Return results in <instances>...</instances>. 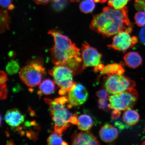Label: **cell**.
<instances>
[{
  "label": "cell",
  "mask_w": 145,
  "mask_h": 145,
  "mask_svg": "<svg viewBox=\"0 0 145 145\" xmlns=\"http://www.w3.org/2000/svg\"><path fill=\"white\" fill-rule=\"evenodd\" d=\"M135 23L139 27L145 26V12L140 11L136 13L135 16Z\"/></svg>",
  "instance_id": "obj_24"
},
{
  "label": "cell",
  "mask_w": 145,
  "mask_h": 145,
  "mask_svg": "<svg viewBox=\"0 0 145 145\" xmlns=\"http://www.w3.org/2000/svg\"><path fill=\"white\" fill-rule=\"evenodd\" d=\"M130 33L121 31L113 37L112 44L108 46L114 49L125 52L137 43L138 38L135 36H131Z\"/></svg>",
  "instance_id": "obj_9"
},
{
  "label": "cell",
  "mask_w": 145,
  "mask_h": 145,
  "mask_svg": "<svg viewBox=\"0 0 145 145\" xmlns=\"http://www.w3.org/2000/svg\"><path fill=\"white\" fill-rule=\"evenodd\" d=\"M139 1V0H135V1ZM140 1H144L145 2V0H140Z\"/></svg>",
  "instance_id": "obj_35"
},
{
  "label": "cell",
  "mask_w": 145,
  "mask_h": 145,
  "mask_svg": "<svg viewBox=\"0 0 145 145\" xmlns=\"http://www.w3.org/2000/svg\"><path fill=\"white\" fill-rule=\"evenodd\" d=\"M72 145H97L100 144L99 141L91 132L87 131L75 134L72 136Z\"/></svg>",
  "instance_id": "obj_11"
},
{
  "label": "cell",
  "mask_w": 145,
  "mask_h": 145,
  "mask_svg": "<svg viewBox=\"0 0 145 145\" xmlns=\"http://www.w3.org/2000/svg\"><path fill=\"white\" fill-rule=\"evenodd\" d=\"M108 100H106L99 99L98 104L99 108L104 110H108L109 109Z\"/></svg>",
  "instance_id": "obj_28"
},
{
  "label": "cell",
  "mask_w": 145,
  "mask_h": 145,
  "mask_svg": "<svg viewBox=\"0 0 145 145\" xmlns=\"http://www.w3.org/2000/svg\"><path fill=\"white\" fill-rule=\"evenodd\" d=\"M107 0H100V2L104 3L106 2Z\"/></svg>",
  "instance_id": "obj_34"
},
{
  "label": "cell",
  "mask_w": 145,
  "mask_h": 145,
  "mask_svg": "<svg viewBox=\"0 0 145 145\" xmlns=\"http://www.w3.org/2000/svg\"><path fill=\"white\" fill-rule=\"evenodd\" d=\"M144 10L145 11V9H144Z\"/></svg>",
  "instance_id": "obj_37"
},
{
  "label": "cell",
  "mask_w": 145,
  "mask_h": 145,
  "mask_svg": "<svg viewBox=\"0 0 145 145\" xmlns=\"http://www.w3.org/2000/svg\"><path fill=\"white\" fill-rule=\"evenodd\" d=\"M9 18L8 12L5 10H1V32H3L9 28Z\"/></svg>",
  "instance_id": "obj_21"
},
{
  "label": "cell",
  "mask_w": 145,
  "mask_h": 145,
  "mask_svg": "<svg viewBox=\"0 0 145 145\" xmlns=\"http://www.w3.org/2000/svg\"><path fill=\"white\" fill-rule=\"evenodd\" d=\"M19 70V63L15 61L11 60L8 63L6 67V70L10 75H13L17 73Z\"/></svg>",
  "instance_id": "obj_22"
},
{
  "label": "cell",
  "mask_w": 145,
  "mask_h": 145,
  "mask_svg": "<svg viewBox=\"0 0 145 145\" xmlns=\"http://www.w3.org/2000/svg\"><path fill=\"white\" fill-rule=\"evenodd\" d=\"M121 115V111L114 110L112 112V119H116L119 118Z\"/></svg>",
  "instance_id": "obj_32"
},
{
  "label": "cell",
  "mask_w": 145,
  "mask_h": 145,
  "mask_svg": "<svg viewBox=\"0 0 145 145\" xmlns=\"http://www.w3.org/2000/svg\"><path fill=\"white\" fill-rule=\"evenodd\" d=\"M35 2L39 5H45L49 3L51 0H34Z\"/></svg>",
  "instance_id": "obj_33"
},
{
  "label": "cell",
  "mask_w": 145,
  "mask_h": 145,
  "mask_svg": "<svg viewBox=\"0 0 145 145\" xmlns=\"http://www.w3.org/2000/svg\"><path fill=\"white\" fill-rule=\"evenodd\" d=\"M123 122L128 125L133 126L138 122L140 115L135 110L131 108L126 110L122 117Z\"/></svg>",
  "instance_id": "obj_16"
},
{
  "label": "cell",
  "mask_w": 145,
  "mask_h": 145,
  "mask_svg": "<svg viewBox=\"0 0 145 145\" xmlns=\"http://www.w3.org/2000/svg\"><path fill=\"white\" fill-rule=\"evenodd\" d=\"M5 121L9 125L12 127L19 126L24 121L25 117L17 109L8 110L5 116Z\"/></svg>",
  "instance_id": "obj_13"
},
{
  "label": "cell",
  "mask_w": 145,
  "mask_h": 145,
  "mask_svg": "<svg viewBox=\"0 0 145 145\" xmlns=\"http://www.w3.org/2000/svg\"><path fill=\"white\" fill-rule=\"evenodd\" d=\"M140 40L143 44L145 45V26L141 29L139 34Z\"/></svg>",
  "instance_id": "obj_30"
},
{
  "label": "cell",
  "mask_w": 145,
  "mask_h": 145,
  "mask_svg": "<svg viewBox=\"0 0 145 145\" xmlns=\"http://www.w3.org/2000/svg\"><path fill=\"white\" fill-rule=\"evenodd\" d=\"M108 94V92L106 90L101 89L97 91L96 95L99 99L109 100L110 97Z\"/></svg>",
  "instance_id": "obj_27"
},
{
  "label": "cell",
  "mask_w": 145,
  "mask_h": 145,
  "mask_svg": "<svg viewBox=\"0 0 145 145\" xmlns=\"http://www.w3.org/2000/svg\"><path fill=\"white\" fill-rule=\"evenodd\" d=\"M44 100L49 106L54 130L61 135L71 124L72 119L76 115L70 113L65 106L68 103V97H62L54 100L45 99Z\"/></svg>",
  "instance_id": "obj_3"
},
{
  "label": "cell",
  "mask_w": 145,
  "mask_h": 145,
  "mask_svg": "<svg viewBox=\"0 0 145 145\" xmlns=\"http://www.w3.org/2000/svg\"><path fill=\"white\" fill-rule=\"evenodd\" d=\"M144 1H136L135 8L138 10H144L145 8V3Z\"/></svg>",
  "instance_id": "obj_29"
},
{
  "label": "cell",
  "mask_w": 145,
  "mask_h": 145,
  "mask_svg": "<svg viewBox=\"0 0 145 145\" xmlns=\"http://www.w3.org/2000/svg\"><path fill=\"white\" fill-rule=\"evenodd\" d=\"M125 70L121 64L116 63H112L104 66L101 71V75L104 74H116L122 75L124 74Z\"/></svg>",
  "instance_id": "obj_17"
},
{
  "label": "cell",
  "mask_w": 145,
  "mask_h": 145,
  "mask_svg": "<svg viewBox=\"0 0 145 145\" xmlns=\"http://www.w3.org/2000/svg\"><path fill=\"white\" fill-rule=\"evenodd\" d=\"M81 56L83 60L82 68L88 67L94 68V71H101L104 66L101 63L102 55L95 48L90 46L88 43L83 44L82 47Z\"/></svg>",
  "instance_id": "obj_8"
},
{
  "label": "cell",
  "mask_w": 145,
  "mask_h": 145,
  "mask_svg": "<svg viewBox=\"0 0 145 145\" xmlns=\"http://www.w3.org/2000/svg\"><path fill=\"white\" fill-rule=\"evenodd\" d=\"M48 33L54 38V44L51 48V59L55 65L68 67L74 74L80 72L82 68L83 60L79 48L70 39L58 30H52Z\"/></svg>",
  "instance_id": "obj_2"
},
{
  "label": "cell",
  "mask_w": 145,
  "mask_h": 145,
  "mask_svg": "<svg viewBox=\"0 0 145 145\" xmlns=\"http://www.w3.org/2000/svg\"><path fill=\"white\" fill-rule=\"evenodd\" d=\"M0 3L1 6L3 8L12 10L14 8V5L12 4V0H0Z\"/></svg>",
  "instance_id": "obj_26"
},
{
  "label": "cell",
  "mask_w": 145,
  "mask_h": 145,
  "mask_svg": "<svg viewBox=\"0 0 145 145\" xmlns=\"http://www.w3.org/2000/svg\"><path fill=\"white\" fill-rule=\"evenodd\" d=\"M95 3L94 0H83L80 4V9L83 13H90L95 8Z\"/></svg>",
  "instance_id": "obj_19"
},
{
  "label": "cell",
  "mask_w": 145,
  "mask_h": 145,
  "mask_svg": "<svg viewBox=\"0 0 145 145\" xmlns=\"http://www.w3.org/2000/svg\"><path fill=\"white\" fill-rule=\"evenodd\" d=\"M123 59L127 66L130 68L135 69L138 67L142 63V57L137 52H128L124 56Z\"/></svg>",
  "instance_id": "obj_14"
},
{
  "label": "cell",
  "mask_w": 145,
  "mask_h": 145,
  "mask_svg": "<svg viewBox=\"0 0 145 145\" xmlns=\"http://www.w3.org/2000/svg\"><path fill=\"white\" fill-rule=\"evenodd\" d=\"M55 83L54 81L50 79L44 80L39 84L40 91L45 95L54 93L55 89Z\"/></svg>",
  "instance_id": "obj_18"
},
{
  "label": "cell",
  "mask_w": 145,
  "mask_h": 145,
  "mask_svg": "<svg viewBox=\"0 0 145 145\" xmlns=\"http://www.w3.org/2000/svg\"><path fill=\"white\" fill-rule=\"evenodd\" d=\"M130 0H108V5L110 7L116 9H122Z\"/></svg>",
  "instance_id": "obj_23"
},
{
  "label": "cell",
  "mask_w": 145,
  "mask_h": 145,
  "mask_svg": "<svg viewBox=\"0 0 145 145\" xmlns=\"http://www.w3.org/2000/svg\"><path fill=\"white\" fill-rule=\"evenodd\" d=\"M78 128L81 131H88L93 126V119L88 114H82L78 118Z\"/></svg>",
  "instance_id": "obj_15"
},
{
  "label": "cell",
  "mask_w": 145,
  "mask_h": 145,
  "mask_svg": "<svg viewBox=\"0 0 145 145\" xmlns=\"http://www.w3.org/2000/svg\"><path fill=\"white\" fill-rule=\"evenodd\" d=\"M49 73L53 77L54 81L59 87L60 95H65L71 90L76 83L73 79L74 74L72 70L68 67L63 65H56Z\"/></svg>",
  "instance_id": "obj_5"
},
{
  "label": "cell",
  "mask_w": 145,
  "mask_h": 145,
  "mask_svg": "<svg viewBox=\"0 0 145 145\" xmlns=\"http://www.w3.org/2000/svg\"><path fill=\"white\" fill-rule=\"evenodd\" d=\"M45 74V69L40 61L36 60L23 67L19 72L22 81L30 88H34L41 82Z\"/></svg>",
  "instance_id": "obj_4"
},
{
  "label": "cell",
  "mask_w": 145,
  "mask_h": 145,
  "mask_svg": "<svg viewBox=\"0 0 145 145\" xmlns=\"http://www.w3.org/2000/svg\"><path fill=\"white\" fill-rule=\"evenodd\" d=\"M68 0H53V6L56 10H60L65 8Z\"/></svg>",
  "instance_id": "obj_25"
},
{
  "label": "cell",
  "mask_w": 145,
  "mask_h": 145,
  "mask_svg": "<svg viewBox=\"0 0 145 145\" xmlns=\"http://www.w3.org/2000/svg\"><path fill=\"white\" fill-rule=\"evenodd\" d=\"M144 130H145V127Z\"/></svg>",
  "instance_id": "obj_38"
},
{
  "label": "cell",
  "mask_w": 145,
  "mask_h": 145,
  "mask_svg": "<svg viewBox=\"0 0 145 145\" xmlns=\"http://www.w3.org/2000/svg\"><path fill=\"white\" fill-rule=\"evenodd\" d=\"M77 1V0H72V1Z\"/></svg>",
  "instance_id": "obj_36"
},
{
  "label": "cell",
  "mask_w": 145,
  "mask_h": 145,
  "mask_svg": "<svg viewBox=\"0 0 145 145\" xmlns=\"http://www.w3.org/2000/svg\"><path fill=\"white\" fill-rule=\"evenodd\" d=\"M47 142L49 145H67V143L63 140L61 135L57 132L52 133L48 137Z\"/></svg>",
  "instance_id": "obj_20"
},
{
  "label": "cell",
  "mask_w": 145,
  "mask_h": 145,
  "mask_svg": "<svg viewBox=\"0 0 145 145\" xmlns=\"http://www.w3.org/2000/svg\"><path fill=\"white\" fill-rule=\"evenodd\" d=\"M104 83L105 89L110 95L121 93L127 90L134 88L135 82L122 75L116 74H108Z\"/></svg>",
  "instance_id": "obj_7"
},
{
  "label": "cell",
  "mask_w": 145,
  "mask_h": 145,
  "mask_svg": "<svg viewBox=\"0 0 145 145\" xmlns=\"http://www.w3.org/2000/svg\"><path fill=\"white\" fill-rule=\"evenodd\" d=\"M128 12L126 6L121 9L105 7L102 12L94 16L90 28L107 37L121 31L131 33L133 25L128 18Z\"/></svg>",
  "instance_id": "obj_1"
},
{
  "label": "cell",
  "mask_w": 145,
  "mask_h": 145,
  "mask_svg": "<svg viewBox=\"0 0 145 145\" xmlns=\"http://www.w3.org/2000/svg\"><path fill=\"white\" fill-rule=\"evenodd\" d=\"M138 97V93L134 88L110 96L109 99L110 109L122 111L135 106Z\"/></svg>",
  "instance_id": "obj_6"
},
{
  "label": "cell",
  "mask_w": 145,
  "mask_h": 145,
  "mask_svg": "<svg viewBox=\"0 0 145 145\" xmlns=\"http://www.w3.org/2000/svg\"><path fill=\"white\" fill-rule=\"evenodd\" d=\"M119 132L115 127L107 124L102 127L100 130L99 137L101 140L106 143L113 142L118 136Z\"/></svg>",
  "instance_id": "obj_12"
},
{
  "label": "cell",
  "mask_w": 145,
  "mask_h": 145,
  "mask_svg": "<svg viewBox=\"0 0 145 145\" xmlns=\"http://www.w3.org/2000/svg\"><path fill=\"white\" fill-rule=\"evenodd\" d=\"M88 93L86 87L81 83H76L68 95L69 108L84 104L88 99Z\"/></svg>",
  "instance_id": "obj_10"
},
{
  "label": "cell",
  "mask_w": 145,
  "mask_h": 145,
  "mask_svg": "<svg viewBox=\"0 0 145 145\" xmlns=\"http://www.w3.org/2000/svg\"><path fill=\"white\" fill-rule=\"evenodd\" d=\"M7 76L5 72L1 71V84H5L7 80Z\"/></svg>",
  "instance_id": "obj_31"
}]
</instances>
